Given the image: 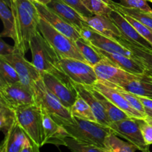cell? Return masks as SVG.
I'll use <instances>...</instances> for the list:
<instances>
[{
	"instance_id": "obj_1",
	"label": "cell",
	"mask_w": 152,
	"mask_h": 152,
	"mask_svg": "<svg viewBox=\"0 0 152 152\" xmlns=\"http://www.w3.org/2000/svg\"><path fill=\"white\" fill-rule=\"evenodd\" d=\"M10 7L15 19L14 48L25 54L30 49L31 37L39 31L40 16L32 0H10Z\"/></svg>"
},
{
	"instance_id": "obj_2",
	"label": "cell",
	"mask_w": 152,
	"mask_h": 152,
	"mask_svg": "<svg viewBox=\"0 0 152 152\" xmlns=\"http://www.w3.org/2000/svg\"><path fill=\"white\" fill-rule=\"evenodd\" d=\"M62 126L71 137L102 148H105V140L113 133L108 126L76 117H74L73 122Z\"/></svg>"
},
{
	"instance_id": "obj_3",
	"label": "cell",
	"mask_w": 152,
	"mask_h": 152,
	"mask_svg": "<svg viewBox=\"0 0 152 152\" xmlns=\"http://www.w3.org/2000/svg\"><path fill=\"white\" fill-rule=\"evenodd\" d=\"M30 50L32 54L31 62L40 73L64 72L59 64L60 57L39 31L31 37Z\"/></svg>"
},
{
	"instance_id": "obj_4",
	"label": "cell",
	"mask_w": 152,
	"mask_h": 152,
	"mask_svg": "<svg viewBox=\"0 0 152 152\" xmlns=\"http://www.w3.org/2000/svg\"><path fill=\"white\" fill-rule=\"evenodd\" d=\"M35 104L46 111L55 121L61 126L73 122L74 117L68 108L48 89L42 80L39 79L33 86Z\"/></svg>"
},
{
	"instance_id": "obj_5",
	"label": "cell",
	"mask_w": 152,
	"mask_h": 152,
	"mask_svg": "<svg viewBox=\"0 0 152 152\" xmlns=\"http://www.w3.org/2000/svg\"><path fill=\"white\" fill-rule=\"evenodd\" d=\"M16 111L19 126L30 140L39 147L44 145L43 117L42 109L37 105L20 107Z\"/></svg>"
},
{
	"instance_id": "obj_6",
	"label": "cell",
	"mask_w": 152,
	"mask_h": 152,
	"mask_svg": "<svg viewBox=\"0 0 152 152\" xmlns=\"http://www.w3.org/2000/svg\"><path fill=\"white\" fill-rule=\"evenodd\" d=\"M38 29L42 35L56 50L59 57L73 58L86 62L77 48L75 41H73L63 34L58 31L41 17L39 22Z\"/></svg>"
},
{
	"instance_id": "obj_7",
	"label": "cell",
	"mask_w": 152,
	"mask_h": 152,
	"mask_svg": "<svg viewBox=\"0 0 152 152\" xmlns=\"http://www.w3.org/2000/svg\"><path fill=\"white\" fill-rule=\"evenodd\" d=\"M40 74L45 86L64 106L70 110L79 96L72 80L64 72Z\"/></svg>"
},
{
	"instance_id": "obj_8",
	"label": "cell",
	"mask_w": 152,
	"mask_h": 152,
	"mask_svg": "<svg viewBox=\"0 0 152 152\" xmlns=\"http://www.w3.org/2000/svg\"><path fill=\"white\" fill-rule=\"evenodd\" d=\"M0 102L14 110L34 105L35 104L34 88L21 82L0 86Z\"/></svg>"
},
{
	"instance_id": "obj_9",
	"label": "cell",
	"mask_w": 152,
	"mask_h": 152,
	"mask_svg": "<svg viewBox=\"0 0 152 152\" xmlns=\"http://www.w3.org/2000/svg\"><path fill=\"white\" fill-rule=\"evenodd\" d=\"M61 68L74 83L92 86L98 78L94 67L88 62L73 58H60Z\"/></svg>"
},
{
	"instance_id": "obj_10",
	"label": "cell",
	"mask_w": 152,
	"mask_h": 152,
	"mask_svg": "<svg viewBox=\"0 0 152 152\" xmlns=\"http://www.w3.org/2000/svg\"><path fill=\"white\" fill-rule=\"evenodd\" d=\"M108 127L114 134L126 139L129 143L136 146L139 151L151 152L149 145L144 140L137 119L129 117L125 120L111 123Z\"/></svg>"
},
{
	"instance_id": "obj_11",
	"label": "cell",
	"mask_w": 152,
	"mask_h": 152,
	"mask_svg": "<svg viewBox=\"0 0 152 152\" xmlns=\"http://www.w3.org/2000/svg\"><path fill=\"white\" fill-rule=\"evenodd\" d=\"M16 49V48H15ZM14 68L20 77V82L33 88L34 83L41 79V74L37 68L25 58V54L15 50L11 54L1 56Z\"/></svg>"
},
{
	"instance_id": "obj_12",
	"label": "cell",
	"mask_w": 152,
	"mask_h": 152,
	"mask_svg": "<svg viewBox=\"0 0 152 152\" xmlns=\"http://www.w3.org/2000/svg\"><path fill=\"white\" fill-rule=\"evenodd\" d=\"M94 69L96 72L98 80L109 82L118 86L132 80H140L145 76V74L136 75L122 70L121 68L115 66L106 58L94 66Z\"/></svg>"
},
{
	"instance_id": "obj_13",
	"label": "cell",
	"mask_w": 152,
	"mask_h": 152,
	"mask_svg": "<svg viewBox=\"0 0 152 152\" xmlns=\"http://www.w3.org/2000/svg\"><path fill=\"white\" fill-rule=\"evenodd\" d=\"M92 87L106 96L116 106L126 113L130 117L136 119H145L146 117V116L134 108L117 89L105 82L98 80Z\"/></svg>"
},
{
	"instance_id": "obj_14",
	"label": "cell",
	"mask_w": 152,
	"mask_h": 152,
	"mask_svg": "<svg viewBox=\"0 0 152 152\" xmlns=\"http://www.w3.org/2000/svg\"><path fill=\"white\" fill-rule=\"evenodd\" d=\"M35 4L37 6L40 17L44 19L48 23L50 24L55 29L63 34L64 35L72 39L73 41H76L81 37L78 30H77L72 25L65 22L62 17L56 14L47 5L37 2H35Z\"/></svg>"
},
{
	"instance_id": "obj_15",
	"label": "cell",
	"mask_w": 152,
	"mask_h": 152,
	"mask_svg": "<svg viewBox=\"0 0 152 152\" xmlns=\"http://www.w3.org/2000/svg\"><path fill=\"white\" fill-rule=\"evenodd\" d=\"M108 16L120 30L123 38L137 45L152 49L151 43L137 32L133 25L122 15V13L117 10H113Z\"/></svg>"
},
{
	"instance_id": "obj_16",
	"label": "cell",
	"mask_w": 152,
	"mask_h": 152,
	"mask_svg": "<svg viewBox=\"0 0 152 152\" xmlns=\"http://www.w3.org/2000/svg\"><path fill=\"white\" fill-rule=\"evenodd\" d=\"M45 144L65 145V138L70 137L64 127L56 123L46 111L42 110Z\"/></svg>"
},
{
	"instance_id": "obj_17",
	"label": "cell",
	"mask_w": 152,
	"mask_h": 152,
	"mask_svg": "<svg viewBox=\"0 0 152 152\" xmlns=\"http://www.w3.org/2000/svg\"><path fill=\"white\" fill-rule=\"evenodd\" d=\"M47 6L62 17L65 22L78 30L79 32L82 28L89 27L85 21L83 16L62 0H51Z\"/></svg>"
},
{
	"instance_id": "obj_18",
	"label": "cell",
	"mask_w": 152,
	"mask_h": 152,
	"mask_svg": "<svg viewBox=\"0 0 152 152\" xmlns=\"http://www.w3.org/2000/svg\"><path fill=\"white\" fill-rule=\"evenodd\" d=\"M84 19L90 28L102 35L117 41L122 37L120 30L109 16L94 14L84 17Z\"/></svg>"
},
{
	"instance_id": "obj_19",
	"label": "cell",
	"mask_w": 152,
	"mask_h": 152,
	"mask_svg": "<svg viewBox=\"0 0 152 152\" xmlns=\"http://www.w3.org/2000/svg\"><path fill=\"white\" fill-rule=\"evenodd\" d=\"M94 46V45H93ZM94 47L99 53L105 56L108 60L112 62L115 66L121 68L122 70L131 73V74H136V75H142L145 74V69L136 59L132 56H126V55L120 54V53H109L105 51L98 48Z\"/></svg>"
},
{
	"instance_id": "obj_20",
	"label": "cell",
	"mask_w": 152,
	"mask_h": 152,
	"mask_svg": "<svg viewBox=\"0 0 152 152\" xmlns=\"http://www.w3.org/2000/svg\"><path fill=\"white\" fill-rule=\"evenodd\" d=\"M74 85L77 89V92H78V94L80 96H82L90 105L92 111H93L94 114L96 117V121L100 124L109 126L111 123V121H110L108 115L105 113L102 105L99 102V99L96 98V96H95L93 91L91 90L90 88L76 83H74Z\"/></svg>"
},
{
	"instance_id": "obj_21",
	"label": "cell",
	"mask_w": 152,
	"mask_h": 152,
	"mask_svg": "<svg viewBox=\"0 0 152 152\" xmlns=\"http://www.w3.org/2000/svg\"><path fill=\"white\" fill-rule=\"evenodd\" d=\"M87 41H88L92 45L105 51L109 52V53H120V54L133 57L132 52L117 40L112 39L105 36L102 35L93 29Z\"/></svg>"
},
{
	"instance_id": "obj_22",
	"label": "cell",
	"mask_w": 152,
	"mask_h": 152,
	"mask_svg": "<svg viewBox=\"0 0 152 152\" xmlns=\"http://www.w3.org/2000/svg\"><path fill=\"white\" fill-rule=\"evenodd\" d=\"M117 42L132 52L133 57L145 68V75L152 80V49L137 45L134 43L127 41L123 37L119 39Z\"/></svg>"
},
{
	"instance_id": "obj_23",
	"label": "cell",
	"mask_w": 152,
	"mask_h": 152,
	"mask_svg": "<svg viewBox=\"0 0 152 152\" xmlns=\"http://www.w3.org/2000/svg\"><path fill=\"white\" fill-rule=\"evenodd\" d=\"M28 139L23 129L16 122L10 131L4 134L2 142L5 145L7 152H21Z\"/></svg>"
},
{
	"instance_id": "obj_24",
	"label": "cell",
	"mask_w": 152,
	"mask_h": 152,
	"mask_svg": "<svg viewBox=\"0 0 152 152\" xmlns=\"http://www.w3.org/2000/svg\"><path fill=\"white\" fill-rule=\"evenodd\" d=\"M0 17L4 26V29L1 33V37H9L15 41L16 30L14 16L10 5L4 0H0Z\"/></svg>"
},
{
	"instance_id": "obj_25",
	"label": "cell",
	"mask_w": 152,
	"mask_h": 152,
	"mask_svg": "<svg viewBox=\"0 0 152 152\" xmlns=\"http://www.w3.org/2000/svg\"><path fill=\"white\" fill-rule=\"evenodd\" d=\"M124 90L140 96L152 99V80L145 74L143 78L135 80L120 85Z\"/></svg>"
},
{
	"instance_id": "obj_26",
	"label": "cell",
	"mask_w": 152,
	"mask_h": 152,
	"mask_svg": "<svg viewBox=\"0 0 152 152\" xmlns=\"http://www.w3.org/2000/svg\"><path fill=\"white\" fill-rule=\"evenodd\" d=\"M88 88H90L91 90L93 91V93L94 94L95 96H96L98 99L99 100V102H101V104L103 106L104 109H105V113L108 115V118H109L111 123H114V122L120 121V120H125V119L129 118V117L126 113H125L124 111H122L120 108H119L118 107L116 106L112 102L109 100L108 98L105 96H104L102 94H101L100 92H99L98 91H96V89L94 88L92 86H88Z\"/></svg>"
},
{
	"instance_id": "obj_27",
	"label": "cell",
	"mask_w": 152,
	"mask_h": 152,
	"mask_svg": "<svg viewBox=\"0 0 152 152\" xmlns=\"http://www.w3.org/2000/svg\"><path fill=\"white\" fill-rule=\"evenodd\" d=\"M77 48L80 50V53L86 60V62L91 66H95L96 64L101 61L105 59V56H102L96 50L94 47L85 39L79 38L75 41Z\"/></svg>"
},
{
	"instance_id": "obj_28",
	"label": "cell",
	"mask_w": 152,
	"mask_h": 152,
	"mask_svg": "<svg viewBox=\"0 0 152 152\" xmlns=\"http://www.w3.org/2000/svg\"><path fill=\"white\" fill-rule=\"evenodd\" d=\"M70 111L73 117H78L83 120H90V121H96V119L91 108L90 105L80 95L77 97V100L74 103Z\"/></svg>"
},
{
	"instance_id": "obj_29",
	"label": "cell",
	"mask_w": 152,
	"mask_h": 152,
	"mask_svg": "<svg viewBox=\"0 0 152 152\" xmlns=\"http://www.w3.org/2000/svg\"><path fill=\"white\" fill-rule=\"evenodd\" d=\"M111 7L114 10L132 16V17L136 19L137 20H138L141 23H142L145 26H147L150 29L152 30V17L148 13H145V12L138 10V9L126 7L124 6L121 5L120 3H117L115 1H112Z\"/></svg>"
},
{
	"instance_id": "obj_30",
	"label": "cell",
	"mask_w": 152,
	"mask_h": 152,
	"mask_svg": "<svg viewBox=\"0 0 152 152\" xmlns=\"http://www.w3.org/2000/svg\"><path fill=\"white\" fill-rule=\"evenodd\" d=\"M20 82V77L13 66L0 56V86Z\"/></svg>"
},
{
	"instance_id": "obj_31",
	"label": "cell",
	"mask_w": 152,
	"mask_h": 152,
	"mask_svg": "<svg viewBox=\"0 0 152 152\" xmlns=\"http://www.w3.org/2000/svg\"><path fill=\"white\" fill-rule=\"evenodd\" d=\"M16 122V111L4 102H0V129L1 132L6 134Z\"/></svg>"
},
{
	"instance_id": "obj_32",
	"label": "cell",
	"mask_w": 152,
	"mask_h": 152,
	"mask_svg": "<svg viewBox=\"0 0 152 152\" xmlns=\"http://www.w3.org/2000/svg\"><path fill=\"white\" fill-rule=\"evenodd\" d=\"M65 146L72 152H111L105 148L81 142L74 138L68 137L65 140Z\"/></svg>"
},
{
	"instance_id": "obj_33",
	"label": "cell",
	"mask_w": 152,
	"mask_h": 152,
	"mask_svg": "<svg viewBox=\"0 0 152 152\" xmlns=\"http://www.w3.org/2000/svg\"><path fill=\"white\" fill-rule=\"evenodd\" d=\"M105 148L111 152H135L137 148L132 144L120 140L114 133L107 137Z\"/></svg>"
},
{
	"instance_id": "obj_34",
	"label": "cell",
	"mask_w": 152,
	"mask_h": 152,
	"mask_svg": "<svg viewBox=\"0 0 152 152\" xmlns=\"http://www.w3.org/2000/svg\"><path fill=\"white\" fill-rule=\"evenodd\" d=\"M82 1L93 14L108 16L114 10L111 4H107L102 0H82Z\"/></svg>"
},
{
	"instance_id": "obj_35",
	"label": "cell",
	"mask_w": 152,
	"mask_h": 152,
	"mask_svg": "<svg viewBox=\"0 0 152 152\" xmlns=\"http://www.w3.org/2000/svg\"><path fill=\"white\" fill-rule=\"evenodd\" d=\"M104 82H105V83H108V85H110V86H113V87L115 88L116 89H117V90L119 91V92H120V93L123 96H124L125 99H126V100L129 102V104H130V105H132L134 108H135V109L137 110L138 111H140L141 114H144L145 116H146V114H145V107H144V105H142V103L141 102V101L140 100L139 96H137V95L131 93V92L124 90L123 88L120 87V86H118V85L113 84V83H109V82H106V81H104Z\"/></svg>"
},
{
	"instance_id": "obj_36",
	"label": "cell",
	"mask_w": 152,
	"mask_h": 152,
	"mask_svg": "<svg viewBox=\"0 0 152 152\" xmlns=\"http://www.w3.org/2000/svg\"><path fill=\"white\" fill-rule=\"evenodd\" d=\"M122 13L123 16L132 24L134 26V28L137 31V32L142 36L143 38H145V39L148 42H149L152 45V30L150 29L149 28H148L147 26H145V25H143L142 23H141L140 22H139L138 20H137L136 19L133 18L132 16H129L127 14H125V13Z\"/></svg>"
},
{
	"instance_id": "obj_37",
	"label": "cell",
	"mask_w": 152,
	"mask_h": 152,
	"mask_svg": "<svg viewBox=\"0 0 152 152\" xmlns=\"http://www.w3.org/2000/svg\"><path fill=\"white\" fill-rule=\"evenodd\" d=\"M120 4L129 8L138 9L140 10L149 13L152 12L151 7L148 5L146 0H120Z\"/></svg>"
},
{
	"instance_id": "obj_38",
	"label": "cell",
	"mask_w": 152,
	"mask_h": 152,
	"mask_svg": "<svg viewBox=\"0 0 152 152\" xmlns=\"http://www.w3.org/2000/svg\"><path fill=\"white\" fill-rule=\"evenodd\" d=\"M137 122L145 142L148 145H152V125L144 119H137Z\"/></svg>"
},
{
	"instance_id": "obj_39",
	"label": "cell",
	"mask_w": 152,
	"mask_h": 152,
	"mask_svg": "<svg viewBox=\"0 0 152 152\" xmlns=\"http://www.w3.org/2000/svg\"><path fill=\"white\" fill-rule=\"evenodd\" d=\"M65 3L68 4L69 6L75 9L77 12L80 13L83 17H88L94 15L90 10L87 9V7L84 5L82 0H62Z\"/></svg>"
},
{
	"instance_id": "obj_40",
	"label": "cell",
	"mask_w": 152,
	"mask_h": 152,
	"mask_svg": "<svg viewBox=\"0 0 152 152\" xmlns=\"http://www.w3.org/2000/svg\"><path fill=\"white\" fill-rule=\"evenodd\" d=\"M14 46L12 47L10 45L6 43L4 40H0V56H4L11 54L15 51Z\"/></svg>"
},
{
	"instance_id": "obj_41",
	"label": "cell",
	"mask_w": 152,
	"mask_h": 152,
	"mask_svg": "<svg viewBox=\"0 0 152 152\" xmlns=\"http://www.w3.org/2000/svg\"><path fill=\"white\" fill-rule=\"evenodd\" d=\"M21 152H40L39 147L28 139Z\"/></svg>"
},
{
	"instance_id": "obj_42",
	"label": "cell",
	"mask_w": 152,
	"mask_h": 152,
	"mask_svg": "<svg viewBox=\"0 0 152 152\" xmlns=\"http://www.w3.org/2000/svg\"><path fill=\"white\" fill-rule=\"evenodd\" d=\"M140 100L141 101V102L142 103V105H144V107H146V108H150L152 110V99L151 98L145 97V96H140Z\"/></svg>"
},
{
	"instance_id": "obj_43",
	"label": "cell",
	"mask_w": 152,
	"mask_h": 152,
	"mask_svg": "<svg viewBox=\"0 0 152 152\" xmlns=\"http://www.w3.org/2000/svg\"><path fill=\"white\" fill-rule=\"evenodd\" d=\"M145 114H146L147 117H151V118L152 119V110L151 109L145 107Z\"/></svg>"
},
{
	"instance_id": "obj_44",
	"label": "cell",
	"mask_w": 152,
	"mask_h": 152,
	"mask_svg": "<svg viewBox=\"0 0 152 152\" xmlns=\"http://www.w3.org/2000/svg\"><path fill=\"white\" fill-rule=\"evenodd\" d=\"M0 152H7L6 151V146L4 143H1V148H0Z\"/></svg>"
},
{
	"instance_id": "obj_45",
	"label": "cell",
	"mask_w": 152,
	"mask_h": 152,
	"mask_svg": "<svg viewBox=\"0 0 152 152\" xmlns=\"http://www.w3.org/2000/svg\"><path fill=\"white\" fill-rule=\"evenodd\" d=\"M144 120H145V121L148 122V123H149L150 124L152 125V119L151 118V117H145V119H144Z\"/></svg>"
},
{
	"instance_id": "obj_46",
	"label": "cell",
	"mask_w": 152,
	"mask_h": 152,
	"mask_svg": "<svg viewBox=\"0 0 152 152\" xmlns=\"http://www.w3.org/2000/svg\"><path fill=\"white\" fill-rule=\"evenodd\" d=\"M102 1H105V2H106L107 4H111V3H112V0H102Z\"/></svg>"
},
{
	"instance_id": "obj_47",
	"label": "cell",
	"mask_w": 152,
	"mask_h": 152,
	"mask_svg": "<svg viewBox=\"0 0 152 152\" xmlns=\"http://www.w3.org/2000/svg\"><path fill=\"white\" fill-rule=\"evenodd\" d=\"M148 14H149L150 16H151V17H152V12H151V13H148Z\"/></svg>"
},
{
	"instance_id": "obj_48",
	"label": "cell",
	"mask_w": 152,
	"mask_h": 152,
	"mask_svg": "<svg viewBox=\"0 0 152 152\" xmlns=\"http://www.w3.org/2000/svg\"><path fill=\"white\" fill-rule=\"evenodd\" d=\"M146 1H150V0H146Z\"/></svg>"
},
{
	"instance_id": "obj_49",
	"label": "cell",
	"mask_w": 152,
	"mask_h": 152,
	"mask_svg": "<svg viewBox=\"0 0 152 152\" xmlns=\"http://www.w3.org/2000/svg\"><path fill=\"white\" fill-rule=\"evenodd\" d=\"M150 1H151V2H152V0H150Z\"/></svg>"
}]
</instances>
